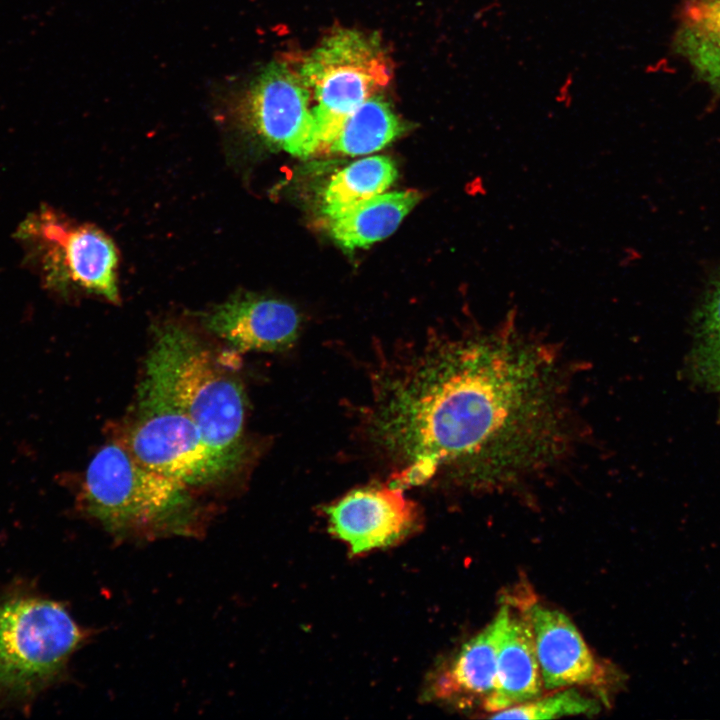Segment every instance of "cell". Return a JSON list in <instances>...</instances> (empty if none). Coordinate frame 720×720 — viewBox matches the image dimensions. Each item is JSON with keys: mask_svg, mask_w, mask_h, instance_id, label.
Segmentation results:
<instances>
[{"mask_svg": "<svg viewBox=\"0 0 720 720\" xmlns=\"http://www.w3.org/2000/svg\"><path fill=\"white\" fill-rule=\"evenodd\" d=\"M510 324L428 344L383 378L371 429L402 485L449 469L506 482L563 451V380L554 353Z\"/></svg>", "mask_w": 720, "mask_h": 720, "instance_id": "1", "label": "cell"}, {"mask_svg": "<svg viewBox=\"0 0 720 720\" xmlns=\"http://www.w3.org/2000/svg\"><path fill=\"white\" fill-rule=\"evenodd\" d=\"M141 384L183 411L232 471L239 466L245 452L242 385L194 334L176 324L160 327Z\"/></svg>", "mask_w": 720, "mask_h": 720, "instance_id": "2", "label": "cell"}, {"mask_svg": "<svg viewBox=\"0 0 720 720\" xmlns=\"http://www.w3.org/2000/svg\"><path fill=\"white\" fill-rule=\"evenodd\" d=\"M81 501L117 536L192 535L200 521L186 485L145 467L118 443L103 446L90 461Z\"/></svg>", "mask_w": 720, "mask_h": 720, "instance_id": "3", "label": "cell"}, {"mask_svg": "<svg viewBox=\"0 0 720 720\" xmlns=\"http://www.w3.org/2000/svg\"><path fill=\"white\" fill-rule=\"evenodd\" d=\"M83 632L58 602L31 587L0 590V709L25 706L63 674Z\"/></svg>", "mask_w": 720, "mask_h": 720, "instance_id": "4", "label": "cell"}, {"mask_svg": "<svg viewBox=\"0 0 720 720\" xmlns=\"http://www.w3.org/2000/svg\"><path fill=\"white\" fill-rule=\"evenodd\" d=\"M299 70L316 102L312 110L317 152H326L345 119L391 78L377 37L350 29L326 37Z\"/></svg>", "mask_w": 720, "mask_h": 720, "instance_id": "5", "label": "cell"}, {"mask_svg": "<svg viewBox=\"0 0 720 720\" xmlns=\"http://www.w3.org/2000/svg\"><path fill=\"white\" fill-rule=\"evenodd\" d=\"M138 400L125 446L142 465L187 487L214 484L233 472L174 404L143 384Z\"/></svg>", "mask_w": 720, "mask_h": 720, "instance_id": "6", "label": "cell"}, {"mask_svg": "<svg viewBox=\"0 0 720 720\" xmlns=\"http://www.w3.org/2000/svg\"><path fill=\"white\" fill-rule=\"evenodd\" d=\"M17 236L37 252L48 283L80 288L119 301L117 251L111 239L90 225L70 223L42 208L19 226Z\"/></svg>", "mask_w": 720, "mask_h": 720, "instance_id": "7", "label": "cell"}, {"mask_svg": "<svg viewBox=\"0 0 720 720\" xmlns=\"http://www.w3.org/2000/svg\"><path fill=\"white\" fill-rule=\"evenodd\" d=\"M311 93L299 68L273 62L248 93V118L265 142L296 156L318 151Z\"/></svg>", "mask_w": 720, "mask_h": 720, "instance_id": "8", "label": "cell"}, {"mask_svg": "<svg viewBox=\"0 0 720 720\" xmlns=\"http://www.w3.org/2000/svg\"><path fill=\"white\" fill-rule=\"evenodd\" d=\"M326 514L330 531L347 543L353 554L394 544L419 521L416 504L394 485L354 490L329 506Z\"/></svg>", "mask_w": 720, "mask_h": 720, "instance_id": "9", "label": "cell"}, {"mask_svg": "<svg viewBox=\"0 0 720 720\" xmlns=\"http://www.w3.org/2000/svg\"><path fill=\"white\" fill-rule=\"evenodd\" d=\"M204 327L239 352L279 351L292 345L300 318L287 302L238 294L201 316Z\"/></svg>", "mask_w": 720, "mask_h": 720, "instance_id": "10", "label": "cell"}, {"mask_svg": "<svg viewBox=\"0 0 720 720\" xmlns=\"http://www.w3.org/2000/svg\"><path fill=\"white\" fill-rule=\"evenodd\" d=\"M530 623L543 686L546 689L593 684L600 667L573 622L562 612L534 603Z\"/></svg>", "mask_w": 720, "mask_h": 720, "instance_id": "11", "label": "cell"}, {"mask_svg": "<svg viewBox=\"0 0 720 720\" xmlns=\"http://www.w3.org/2000/svg\"><path fill=\"white\" fill-rule=\"evenodd\" d=\"M509 612L508 605L502 606L494 619L437 672L428 688L429 697L445 701L482 697L484 702L491 695L496 686L499 642Z\"/></svg>", "mask_w": 720, "mask_h": 720, "instance_id": "12", "label": "cell"}, {"mask_svg": "<svg viewBox=\"0 0 720 720\" xmlns=\"http://www.w3.org/2000/svg\"><path fill=\"white\" fill-rule=\"evenodd\" d=\"M542 688L530 623L525 613L510 609L499 642L496 686L483 706L494 713L540 697Z\"/></svg>", "mask_w": 720, "mask_h": 720, "instance_id": "13", "label": "cell"}, {"mask_svg": "<svg viewBox=\"0 0 720 720\" xmlns=\"http://www.w3.org/2000/svg\"><path fill=\"white\" fill-rule=\"evenodd\" d=\"M419 200L414 190L381 193L331 220V234L346 249L369 246L392 234Z\"/></svg>", "mask_w": 720, "mask_h": 720, "instance_id": "14", "label": "cell"}, {"mask_svg": "<svg viewBox=\"0 0 720 720\" xmlns=\"http://www.w3.org/2000/svg\"><path fill=\"white\" fill-rule=\"evenodd\" d=\"M675 48L702 80L720 91V0L686 2Z\"/></svg>", "mask_w": 720, "mask_h": 720, "instance_id": "15", "label": "cell"}, {"mask_svg": "<svg viewBox=\"0 0 720 720\" xmlns=\"http://www.w3.org/2000/svg\"><path fill=\"white\" fill-rule=\"evenodd\" d=\"M692 328L688 376L696 386L720 395V273L708 283Z\"/></svg>", "mask_w": 720, "mask_h": 720, "instance_id": "16", "label": "cell"}, {"mask_svg": "<svg viewBox=\"0 0 720 720\" xmlns=\"http://www.w3.org/2000/svg\"><path fill=\"white\" fill-rule=\"evenodd\" d=\"M398 175L387 156L358 160L335 174L323 194V212L337 219L358 204L386 191Z\"/></svg>", "mask_w": 720, "mask_h": 720, "instance_id": "17", "label": "cell"}, {"mask_svg": "<svg viewBox=\"0 0 720 720\" xmlns=\"http://www.w3.org/2000/svg\"><path fill=\"white\" fill-rule=\"evenodd\" d=\"M404 125L391 105L377 93L343 122L326 152L357 156L378 151L396 139Z\"/></svg>", "mask_w": 720, "mask_h": 720, "instance_id": "18", "label": "cell"}, {"mask_svg": "<svg viewBox=\"0 0 720 720\" xmlns=\"http://www.w3.org/2000/svg\"><path fill=\"white\" fill-rule=\"evenodd\" d=\"M599 711L598 703L579 691L569 688L547 697H538L497 712L493 719H552L563 716L594 714Z\"/></svg>", "mask_w": 720, "mask_h": 720, "instance_id": "19", "label": "cell"}]
</instances>
